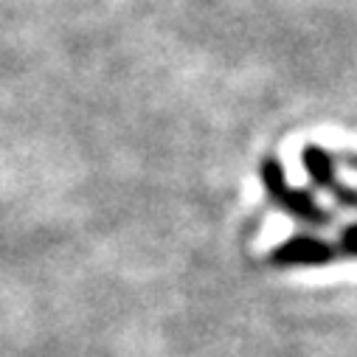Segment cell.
I'll list each match as a JSON object with an SVG mask.
<instances>
[{
	"label": "cell",
	"instance_id": "6da1fadb",
	"mask_svg": "<svg viewBox=\"0 0 357 357\" xmlns=\"http://www.w3.org/2000/svg\"><path fill=\"white\" fill-rule=\"evenodd\" d=\"M261 186H264L267 197H271V203L276 208H282L287 217H293L304 225H315V228H324L332 222V214L315 200V195L310 189H296L287 183L284 166L276 158H267L261 163Z\"/></svg>",
	"mask_w": 357,
	"mask_h": 357
},
{
	"label": "cell",
	"instance_id": "7a4b0ae2",
	"mask_svg": "<svg viewBox=\"0 0 357 357\" xmlns=\"http://www.w3.org/2000/svg\"><path fill=\"white\" fill-rule=\"evenodd\" d=\"M301 163H304V172L310 174L312 189L332 195L343 208H357V189L340 183V177H337V158L332 152H326L324 146L310 144L301 152Z\"/></svg>",
	"mask_w": 357,
	"mask_h": 357
},
{
	"label": "cell",
	"instance_id": "3957f363",
	"mask_svg": "<svg viewBox=\"0 0 357 357\" xmlns=\"http://www.w3.org/2000/svg\"><path fill=\"white\" fill-rule=\"evenodd\" d=\"M335 259H337V248L312 234H296L271 253V261L276 267H321Z\"/></svg>",
	"mask_w": 357,
	"mask_h": 357
},
{
	"label": "cell",
	"instance_id": "277c9868",
	"mask_svg": "<svg viewBox=\"0 0 357 357\" xmlns=\"http://www.w3.org/2000/svg\"><path fill=\"white\" fill-rule=\"evenodd\" d=\"M340 253L357 259V222H351V225L343 228V234H340Z\"/></svg>",
	"mask_w": 357,
	"mask_h": 357
},
{
	"label": "cell",
	"instance_id": "5b68a950",
	"mask_svg": "<svg viewBox=\"0 0 357 357\" xmlns=\"http://www.w3.org/2000/svg\"><path fill=\"white\" fill-rule=\"evenodd\" d=\"M343 163H349V166L357 172V152H346V155H343Z\"/></svg>",
	"mask_w": 357,
	"mask_h": 357
}]
</instances>
